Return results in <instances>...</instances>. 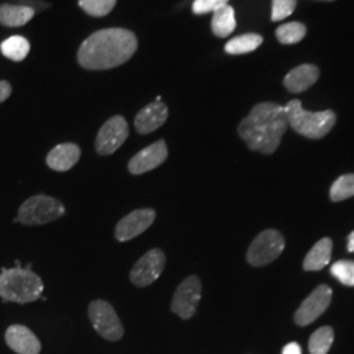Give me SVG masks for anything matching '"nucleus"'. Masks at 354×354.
Listing matches in <instances>:
<instances>
[{"label": "nucleus", "mask_w": 354, "mask_h": 354, "mask_svg": "<svg viewBox=\"0 0 354 354\" xmlns=\"http://www.w3.org/2000/svg\"><path fill=\"white\" fill-rule=\"evenodd\" d=\"M138 39L122 28L102 29L91 35L77 50L79 64L87 70H109L127 64L136 54Z\"/></svg>", "instance_id": "1"}, {"label": "nucleus", "mask_w": 354, "mask_h": 354, "mask_svg": "<svg viewBox=\"0 0 354 354\" xmlns=\"http://www.w3.org/2000/svg\"><path fill=\"white\" fill-rule=\"evenodd\" d=\"M288 127L285 106L276 102H260L239 124L238 133L251 150L270 155L279 149Z\"/></svg>", "instance_id": "2"}, {"label": "nucleus", "mask_w": 354, "mask_h": 354, "mask_svg": "<svg viewBox=\"0 0 354 354\" xmlns=\"http://www.w3.org/2000/svg\"><path fill=\"white\" fill-rule=\"evenodd\" d=\"M44 282L32 269L16 266L12 269L1 268L0 297L6 302L30 304L41 298Z\"/></svg>", "instance_id": "3"}, {"label": "nucleus", "mask_w": 354, "mask_h": 354, "mask_svg": "<svg viewBox=\"0 0 354 354\" xmlns=\"http://www.w3.org/2000/svg\"><path fill=\"white\" fill-rule=\"evenodd\" d=\"M288 124L298 134L310 140L326 137L336 124V114L332 111L308 112L299 100H291L285 105Z\"/></svg>", "instance_id": "4"}, {"label": "nucleus", "mask_w": 354, "mask_h": 354, "mask_svg": "<svg viewBox=\"0 0 354 354\" xmlns=\"http://www.w3.org/2000/svg\"><path fill=\"white\" fill-rule=\"evenodd\" d=\"M66 213L64 203L45 194H38L28 198L19 209L15 222L26 226H39L57 221Z\"/></svg>", "instance_id": "5"}, {"label": "nucleus", "mask_w": 354, "mask_h": 354, "mask_svg": "<svg viewBox=\"0 0 354 354\" xmlns=\"http://www.w3.org/2000/svg\"><path fill=\"white\" fill-rule=\"evenodd\" d=\"M88 317L95 330L109 342H118L124 336V327L113 306L102 299L91 302Z\"/></svg>", "instance_id": "6"}, {"label": "nucleus", "mask_w": 354, "mask_h": 354, "mask_svg": "<svg viewBox=\"0 0 354 354\" xmlns=\"http://www.w3.org/2000/svg\"><path fill=\"white\" fill-rule=\"evenodd\" d=\"M285 248V239L277 230L260 232L247 251V261L252 266H264L274 261Z\"/></svg>", "instance_id": "7"}, {"label": "nucleus", "mask_w": 354, "mask_h": 354, "mask_svg": "<svg viewBox=\"0 0 354 354\" xmlns=\"http://www.w3.org/2000/svg\"><path fill=\"white\" fill-rule=\"evenodd\" d=\"M201 292L203 285L197 276H190L184 279L174 294L171 304L172 313L177 314L181 319H190L197 311Z\"/></svg>", "instance_id": "8"}, {"label": "nucleus", "mask_w": 354, "mask_h": 354, "mask_svg": "<svg viewBox=\"0 0 354 354\" xmlns=\"http://www.w3.org/2000/svg\"><path fill=\"white\" fill-rule=\"evenodd\" d=\"M129 137V125L122 115H113L102 125L95 142V149L100 155L117 151Z\"/></svg>", "instance_id": "9"}, {"label": "nucleus", "mask_w": 354, "mask_h": 354, "mask_svg": "<svg viewBox=\"0 0 354 354\" xmlns=\"http://www.w3.org/2000/svg\"><path fill=\"white\" fill-rule=\"evenodd\" d=\"M165 266V254L162 250H151L145 253L133 266L130 279L137 288H146L160 277Z\"/></svg>", "instance_id": "10"}, {"label": "nucleus", "mask_w": 354, "mask_h": 354, "mask_svg": "<svg viewBox=\"0 0 354 354\" xmlns=\"http://www.w3.org/2000/svg\"><path fill=\"white\" fill-rule=\"evenodd\" d=\"M332 301V290L327 285H320L313 291L299 306L295 313L294 320L299 327H306L314 323L317 317H320L327 308Z\"/></svg>", "instance_id": "11"}, {"label": "nucleus", "mask_w": 354, "mask_h": 354, "mask_svg": "<svg viewBox=\"0 0 354 354\" xmlns=\"http://www.w3.org/2000/svg\"><path fill=\"white\" fill-rule=\"evenodd\" d=\"M156 213L153 209H138L124 216L115 226L114 236L121 243L131 241L140 236L155 221Z\"/></svg>", "instance_id": "12"}, {"label": "nucleus", "mask_w": 354, "mask_h": 354, "mask_svg": "<svg viewBox=\"0 0 354 354\" xmlns=\"http://www.w3.org/2000/svg\"><path fill=\"white\" fill-rule=\"evenodd\" d=\"M168 156V149L163 140H156L149 147L136 153L129 162V172L133 175H142L149 171L155 169L156 167L163 165Z\"/></svg>", "instance_id": "13"}, {"label": "nucleus", "mask_w": 354, "mask_h": 354, "mask_svg": "<svg viewBox=\"0 0 354 354\" xmlns=\"http://www.w3.org/2000/svg\"><path fill=\"white\" fill-rule=\"evenodd\" d=\"M6 342L17 354H39L41 342L30 329L13 324L6 330Z\"/></svg>", "instance_id": "14"}, {"label": "nucleus", "mask_w": 354, "mask_h": 354, "mask_svg": "<svg viewBox=\"0 0 354 354\" xmlns=\"http://www.w3.org/2000/svg\"><path fill=\"white\" fill-rule=\"evenodd\" d=\"M168 118V108L163 102H153L145 106L137 114L134 127L140 134H150L156 129L165 125Z\"/></svg>", "instance_id": "15"}, {"label": "nucleus", "mask_w": 354, "mask_h": 354, "mask_svg": "<svg viewBox=\"0 0 354 354\" xmlns=\"http://www.w3.org/2000/svg\"><path fill=\"white\" fill-rule=\"evenodd\" d=\"M80 147L75 143H62L55 146L46 156V165L58 172L71 169L80 159Z\"/></svg>", "instance_id": "16"}, {"label": "nucleus", "mask_w": 354, "mask_h": 354, "mask_svg": "<svg viewBox=\"0 0 354 354\" xmlns=\"http://www.w3.org/2000/svg\"><path fill=\"white\" fill-rule=\"evenodd\" d=\"M320 71L314 64H302L291 70L283 79V84L288 91L292 93H299L310 88L317 82Z\"/></svg>", "instance_id": "17"}, {"label": "nucleus", "mask_w": 354, "mask_h": 354, "mask_svg": "<svg viewBox=\"0 0 354 354\" xmlns=\"http://www.w3.org/2000/svg\"><path fill=\"white\" fill-rule=\"evenodd\" d=\"M36 15L30 7L12 3L0 4V24L8 28H17L28 24Z\"/></svg>", "instance_id": "18"}, {"label": "nucleus", "mask_w": 354, "mask_h": 354, "mask_svg": "<svg viewBox=\"0 0 354 354\" xmlns=\"http://www.w3.org/2000/svg\"><path fill=\"white\" fill-rule=\"evenodd\" d=\"M332 256V241L324 238L317 241V244L310 250L304 259V270H322L330 261Z\"/></svg>", "instance_id": "19"}, {"label": "nucleus", "mask_w": 354, "mask_h": 354, "mask_svg": "<svg viewBox=\"0 0 354 354\" xmlns=\"http://www.w3.org/2000/svg\"><path fill=\"white\" fill-rule=\"evenodd\" d=\"M236 28L235 11L231 6H225L215 11L212 20V30L216 37H228Z\"/></svg>", "instance_id": "20"}, {"label": "nucleus", "mask_w": 354, "mask_h": 354, "mask_svg": "<svg viewBox=\"0 0 354 354\" xmlns=\"http://www.w3.org/2000/svg\"><path fill=\"white\" fill-rule=\"evenodd\" d=\"M0 50L6 58L11 59L13 62H21L29 54L30 44L26 37L12 36L1 42Z\"/></svg>", "instance_id": "21"}, {"label": "nucleus", "mask_w": 354, "mask_h": 354, "mask_svg": "<svg viewBox=\"0 0 354 354\" xmlns=\"http://www.w3.org/2000/svg\"><path fill=\"white\" fill-rule=\"evenodd\" d=\"M261 44H263V37L260 35L247 33V35H241L230 39L225 46V50L227 54H232V55L247 54L256 50Z\"/></svg>", "instance_id": "22"}, {"label": "nucleus", "mask_w": 354, "mask_h": 354, "mask_svg": "<svg viewBox=\"0 0 354 354\" xmlns=\"http://www.w3.org/2000/svg\"><path fill=\"white\" fill-rule=\"evenodd\" d=\"M335 332L333 329L326 326L322 328L317 329L308 342V351L310 354H327L333 344Z\"/></svg>", "instance_id": "23"}, {"label": "nucleus", "mask_w": 354, "mask_h": 354, "mask_svg": "<svg viewBox=\"0 0 354 354\" xmlns=\"http://www.w3.org/2000/svg\"><path fill=\"white\" fill-rule=\"evenodd\" d=\"M330 200L340 203L354 196V174H348L339 177L330 187Z\"/></svg>", "instance_id": "24"}, {"label": "nucleus", "mask_w": 354, "mask_h": 354, "mask_svg": "<svg viewBox=\"0 0 354 354\" xmlns=\"http://www.w3.org/2000/svg\"><path fill=\"white\" fill-rule=\"evenodd\" d=\"M306 32H307V29L302 23L292 21V23H288V24H283L277 28L276 36L281 44L291 45V44H297V42L302 41L306 36Z\"/></svg>", "instance_id": "25"}, {"label": "nucleus", "mask_w": 354, "mask_h": 354, "mask_svg": "<svg viewBox=\"0 0 354 354\" xmlns=\"http://www.w3.org/2000/svg\"><path fill=\"white\" fill-rule=\"evenodd\" d=\"M117 0H79V6L93 17H102L113 10Z\"/></svg>", "instance_id": "26"}, {"label": "nucleus", "mask_w": 354, "mask_h": 354, "mask_svg": "<svg viewBox=\"0 0 354 354\" xmlns=\"http://www.w3.org/2000/svg\"><path fill=\"white\" fill-rule=\"evenodd\" d=\"M330 273L345 286H354V261L340 260L330 266Z\"/></svg>", "instance_id": "27"}, {"label": "nucleus", "mask_w": 354, "mask_h": 354, "mask_svg": "<svg viewBox=\"0 0 354 354\" xmlns=\"http://www.w3.org/2000/svg\"><path fill=\"white\" fill-rule=\"evenodd\" d=\"M297 7V0H273L272 1V20L281 21L289 17Z\"/></svg>", "instance_id": "28"}, {"label": "nucleus", "mask_w": 354, "mask_h": 354, "mask_svg": "<svg viewBox=\"0 0 354 354\" xmlns=\"http://www.w3.org/2000/svg\"><path fill=\"white\" fill-rule=\"evenodd\" d=\"M228 0H194L193 3V12L196 15H205L213 12L216 10L227 6Z\"/></svg>", "instance_id": "29"}, {"label": "nucleus", "mask_w": 354, "mask_h": 354, "mask_svg": "<svg viewBox=\"0 0 354 354\" xmlns=\"http://www.w3.org/2000/svg\"><path fill=\"white\" fill-rule=\"evenodd\" d=\"M12 4H19V6H26L33 8L36 12H41L46 8L50 7L49 3H45L42 0H12Z\"/></svg>", "instance_id": "30"}, {"label": "nucleus", "mask_w": 354, "mask_h": 354, "mask_svg": "<svg viewBox=\"0 0 354 354\" xmlns=\"http://www.w3.org/2000/svg\"><path fill=\"white\" fill-rule=\"evenodd\" d=\"M12 93V86L7 80H0V104L6 102Z\"/></svg>", "instance_id": "31"}, {"label": "nucleus", "mask_w": 354, "mask_h": 354, "mask_svg": "<svg viewBox=\"0 0 354 354\" xmlns=\"http://www.w3.org/2000/svg\"><path fill=\"white\" fill-rule=\"evenodd\" d=\"M282 354H302V349L298 342H290L283 348Z\"/></svg>", "instance_id": "32"}, {"label": "nucleus", "mask_w": 354, "mask_h": 354, "mask_svg": "<svg viewBox=\"0 0 354 354\" xmlns=\"http://www.w3.org/2000/svg\"><path fill=\"white\" fill-rule=\"evenodd\" d=\"M348 251L354 252V231H352L351 235L348 236Z\"/></svg>", "instance_id": "33"}, {"label": "nucleus", "mask_w": 354, "mask_h": 354, "mask_svg": "<svg viewBox=\"0 0 354 354\" xmlns=\"http://www.w3.org/2000/svg\"><path fill=\"white\" fill-rule=\"evenodd\" d=\"M323 1H333V0H323Z\"/></svg>", "instance_id": "34"}]
</instances>
